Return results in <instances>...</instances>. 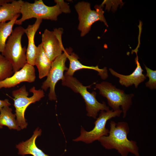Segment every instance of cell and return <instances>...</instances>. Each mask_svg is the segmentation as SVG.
I'll list each match as a JSON object with an SVG mask.
<instances>
[{
	"label": "cell",
	"instance_id": "6da1fadb",
	"mask_svg": "<svg viewBox=\"0 0 156 156\" xmlns=\"http://www.w3.org/2000/svg\"><path fill=\"white\" fill-rule=\"evenodd\" d=\"M129 131L127 122H120L116 123L111 121L108 135L102 137L98 141L105 148L116 149L121 156H128L129 153L135 156H140L136 142L129 140L127 138Z\"/></svg>",
	"mask_w": 156,
	"mask_h": 156
},
{
	"label": "cell",
	"instance_id": "7a4b0ae2",
	"mask_svg": "<svg viewBox=\"0 0 156 156\" xmlns=\"http://www.w3.org/2000/svg\"><path fill=\"white\" fill-rule=\"evenodd\" d=\"M54 1L56 4L51 6L46 5L42 0H35L32 3L24 1L21 9L22 16L16 20L15 24L20 25L25 20L32 18L56 21L62 12H70L69 5L63 0Z\"/></svg>",
	"mask_w": 156,
	"mask_h": 156
},
{
	"label": "cell",
	"instance_id": "3957f363",
	"mask_svg": "<svg viewBox=\"0 0 156 156\" xmlns=\"http://www.w3.org/2000/svg\"><path fill=\"white\" fill-rule=\"evenodd\" d=\"M25 29L19 26L13 30L8 38L1 55L11 64L14 73L20 70L27 63V49L22 47L21 40Z\"/></svg>",
	"mask_w": 156,
	"mask_h": 156
},
{
	"label": "cell",
	"instance_id": "277c9868",
	"mask_svg": "<svg viewBox=\"0 0 156 156\" xmlns=\"http://www.w3.org/2000/svg\"><path fill=\"white\" fill-rule=\"evenodd\" d=\"M62 81V85L70 88L74 92L81 95L86 103L88 116L96 119L100 111H106L110 110L104 102L101 103L97 101L95 92L90 93L87 90V88L91 85L85 86L75 77L65 75Z\"/></svg>",
	"mask_w": 156,
	"mask_h": 156
},
{
	"label": "cell",
	"instance_id": "5b68a950",
	"mask_svg": "<svg viewBox=\"0 0 156 156\" xmlns=\"http://www.w3.org/2000/svg\"><path fill=\"white\" fill-rule=\"evenodd\" d=\"M96 89L99 90V93L105 97L108 104L114 111L120 109L121 106L123 113L122 118H125L127 112L132 105L133 94H127L122 90L117 88L115 86L107 81H103L97 83Z\"/></svg>",
	"mask_w": 156,
	"mask_h": 156
},
{
	"label": "cell",
	"instance_id": "8992f818",
	"mask_svg": "<svg viewBox=\"0 0 156 156\" xmlns=\"http://www.w3.org/2000/svg\"><path fill=\"white\" fill-rule=\"evenodd\" d=\"M29 92L32 93L33 95L29 97L28 92L24 85L12 92V95L14 97L16 120L22 129L26 128L27 125L25 117V112L27 107L30 104L39 101L44 96L43 90H36L34 86L30 89Z\"/></svg>",
	"mask_w": 156,
	"mask_h": 156
},
{
	"label": "cell",
	"instance_id": "52a82bcc",
	"mask_svg": "<svg viewBox=\"0 0 156 156\" xmlns=\"http://www.w3.org/2000/svg\"><path fill=\"white\" fill-rule=\"evenodd\" d=\"M75 7L78 14L79 23L78 29L81 32V36L83 37L88 34L92 25L97 21L103 22L108 26L101 6L96 5L95 10H92L90 3L82 1L78 2Z\"/></svg>",
	"mask_w": 156,
	"mask_h": 156
},
{
	"label": "cell",
	"instance_id": "ba28073f",
	"mask_svg": "<svg viewBox=\"0 0 156 156\" xmlns=\"http://www.w3.org/2000/svg\"><path fill=\"white\" fill-rule=\"evenodd\" d=\"M122 113L121 110L114 111L112 109L107 111H101L99 116L96 118L94 127L91 131H88L81 127L80 135L73 140L74 141H82L86 144H90L101 137L107 136L109 130L106 128V125L108 120L116 117H119Z\"/></svg>",
	"mask_w": 156,
	"mask_h": 156
},
{
	"label": "cell",
	"instance_id": "9c48e42d",
	"mask_svg": "<svg viewBox=\"0 0 156 156\" xmlns=\"http://www.w3.org/2000/svg\"><path fill=\"white\" fill-rule=\"evenodd\" d=\"M71 51L65 49L61 55L57 57L52 62L50 70L48 74L46 80L42 83L41 88L46 91L50 88L48 95L49 99L51 101L57 99L55 92L56 83L60 80H62L64 78V72L67 71L68 68L65 65L67 54Z\"/></svg>",
	"mask_w": 156,
	"mask_h": 156
},
{
	"label": "cell",
	"instance_id": "30bf717a",
	"mask_svg": "<svg viewBox=\"0 0 156 156\" xmlns=\"http://www.w3.org/2000/svg\"><path fill=\"white\" fill-rule=\"evenodd\" d=\"M63 30L62 28H55L52 31L46 29L42 34L41 43L47 56L51 62L65 50L62 40Z\"/></svg>",
	"mask_w": 156,
	"mask_h": 156
},
{
	"label": "cell",
	"instance_id": "8fae6325",
	"mask_svg": "<svg viewBox=\"0 0 156 156\" xmlns=\"http://www.w3.org/2000/svg\"><path fill=\"white\" fill-rule=\"evenodd\" d=\"M36 79L34 66L26 64L10 77L0 81V89L14 87L21 83L34 82Z\"/></svg>",
	"mask_w": 156,
	"mask_h": 156
},
{
	"label": "cell",
	"instance_id": "7c38bea8",
	"mask_svg": "<svg viewBox=\"0 0 156 156\" xmlns=\"http://www.w3.org/2000/svg\"><path fill=\"white\" fill-rule=\"evenodd\" d=\"M135 52L136 55L135 62L137 66L135 70L131 74L124 75L118 73L111 68L109 69L111 73L113 75L119 78L120 84L126 87L134 84L135 87L137 88L140 83L143 82L146 79L145 75L142 73L144 70L138 61L137 52Z\"/></svg>",
	"mask_w": 156,
	"mask_h": 156
},
{
	"label": "cell",
	"instance_id": "4fadbf2b",
	"mask_svg": "<svg viewBox=\"0 0 156 156\" xmlns=\"http://www.w3.org/2000/svg\"><path fill=\"white\" fill-rule=\"evenodd\" d=\"M42 21L41 19H36L34 24L29 25L24 30V33L26 34L28 40L26 52L27 63L33 66L35 65V61L37 49V47L35 44L34 37Z\"/></svg>",
	"mask_w": 156,
	"mask_h": 156
},
{
	"label": "cell",
	"instance_id": "5bb4252c",
	"mask_svg": "<svg viewBox=\"0 0 156 156\" xmlns=\"http://www.w3.org/2000/svg\"><path fill=\"white\" fill-rule=\"evenodd\" d=\"M67 58L70 62L69 66L64 75L73 76L76 71L80 69H85L93 70L97 71L98 75L103 79H105L108 77L107 70L106 67L100 68L98 66H88L83 65L79 60L78 55L73 53H70L67 55Z\"/></svg>",
	"mask_w": 156,
	"mask_h": 156
},
{
	"label": "cell",
	"instance_id": "9a60e30c",
	"mask_svg": "<svg viewBox=\"0 0 156 156\" xmlns=\"http://www.w3.org/2000/svg\"><path fill=\"white\" fill-rule=\"evenodd\" d=\"M41 130L37 128L30 139L17 145L16 148L18 150V154L23 156L29 154L33 156H49L39 149L36 144V139L41 135Z\"/></svg>",
	"mask_w": 156,
	"mask_h": 156
},
{
	"label": "cell",
	"instance_id": "2e32d148",
	"mask_svg": "<svg viewBox=\"0 0 156 156\" xmlns=\"http://www.w3.org/2000/svg\"><path fill=\"white\" fill-rule=\"evenodd\" d=\"M24 1L13 0L0 7V23L11 21L21 14V9Z\"/></svg>",
	"mask_w": 156,
	"mask_h": 156
},
{
	"label": "cell",
	"instance_id": "e0dca14e",
	"mask_svg": "<svg viewBox=\"0 0 156 156\" xmlns=\"http://www.w3.org/2000/svg\"><path fill=\"white\" fill-rule=\"evenodd\" d=\"M52 62L47 56L41 43L37 47L35 61L39 73V77L41 79L47 76L51 68Z\"/></svg>",
	"mask_w": 156,
	"mask_h": 156
},
{
	"label": "cell",
	"instance_id": "ac0fdd59",
	"mask_svg": "<svg viewBox=\"0 0 156 156\" xmlns=\"http://www.w3.org/2000/svg\"><path fill=\"white\" fill-rule=\"evenodd\" d=\"M12 111V109L9 106L4 107L0 110V129L5 126L10 129L20 130L21 129L15 119L16 116Z\"/></svg>",
	"mask_w": 156,
	"mask_h": 156
},
{
	"label": "cell",
	"instance_id": "d6986e66",
	"mask_svg": "<svg viewBox=\"0 0 156 156\" xmlns=\"http://www.w3.org/2000/svg\"><path fill=\"white\" fill-rule=\"evenodd\" d=\"M20 16L19 14L11 21L0 23V52L3 51L6 42L13 31V26Z\"/></svg>",
	"mask_w": 156,
	"mask_h": 156
},
{
	"label": "cell",
	"instance_id": "ffe728a7",
	"mask_svg": "<svg viewBox=\"0 0 156 156\" xmlns=\"http://www.w3.org/2000/svg\"><path fill=\"white\" fill-rule=\"evenodd\" d=\"M14 73L10 63L0 54V81L10 77Z\"/></svg>",
	"mask_w": 156,
	"mask_h": 156
},
{
	"label": "cell",
	"instance_id": "44dd1931",
	"mask_svg": "<svg viewBox=\"0 0 156 156\" xmlns=\"http://www.w3.org/2000/svg\"><path fill=\"white\" fill-rule=\"evenodd\" d=\"M146 74L145 76L149 77V80L145 83L146 86L153 90L156 89V70H152L145 65Z\"/></svg>",
	"mask_w": 156,
	"mask_h": 156
},
{
	"label": "cell",
	"instance_id": "7402d4cb",
	"mask_svg": "<svg viewBox=\"0 0 156 156\" xmlns=\"http://www.w3.org/2000/svg\"><path fill=\"white\" fill-rule=\"evenodd\" d=\"M11 105L8 99H5L4 100L0 99V110L2 108L5 106H9Z\"/></svg>",
	"mask_w": 156,
	"mask_h": 156
},
{
	"label": "cell",
	"instance_id": "603a6c76",
	"mask_svg": "<svg viewBox=\"0 0 156 156\" xmlns=\"http://www.w3.org/2000/svg\"><path fill=\"white\" fill-rule=\"evenodd\" d=\"M13 0H0V7L5 3L11 2Z\"/></svg>",
	"mask_w": 156,
	"mask_h": 156
}]
</instances>
